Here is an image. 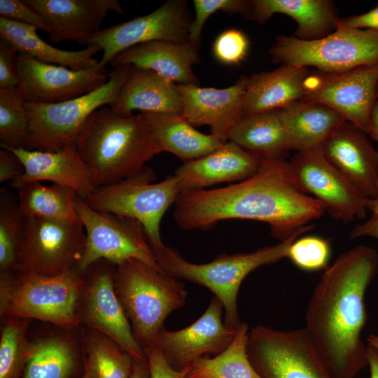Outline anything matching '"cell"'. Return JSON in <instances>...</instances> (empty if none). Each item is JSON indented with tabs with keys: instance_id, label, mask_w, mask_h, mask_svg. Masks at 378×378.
<instances>
[{
	"instance_id": "1",
	"label": "cell",
	"mask_w": 378,
	"mask_h": 378,
	"mask_svg": "<svg viewBox=\"0 0 378 378\" xmlns=\"http://www.w3.org/2000/svg\"><path fill=\"white\" fill-rule=\"evenodd\" d=\"M326 210L296 186L286 159L262 160L251 177L228 186L182 192L174 219L183 230H206L221 220H254L268 223L281 241L314 227L309 222Z\"/></svg>"
},
{
	"instance_id": "2",
	"label": "cell",
	"mask_w": 378,
	"mask_h": 378,
	"mask_svg": "<svg viewBox=\"0 0 378 378\" xmlns=\"http://www.w3.org/2000/svg\"><path fill=\"white\" fill-rule=\"evenodd\" d=\"M377 273V251L360 245L328 265L312 292L304 328L333 378H356L368 365L365 297Z\"/></svg>"
},
{
	"instance_id": "3",
	"label": "cell",
	"mask_w": 378,
	"mask_h": 378,
	"mask_svg": "<svg viewBox=\"0 0 378 378\" xmlns=\"http://www.w3.org/2000/svg\"><path fill=\"white\" fill-rule=\"evenodd\" d=\"M76 147L95 187L136 175L162 152L141 113L121 115L109 106L98 108L88 118Z\"/></svg>"
},
{
	"instance_id": "4",
	"label": "cell",
	"mask_w": 378,
	"mask_h": 378,
	"mask_svg": "<svg viewBox=\"0 0 378 378\" xmlns=\"http://www.w3.org/2000/svg\"><path fill=\"white\" fill-rule=\"evenodd\" d=\"M85 272L78 268L46 276L27 272H1V316L35 318L69 330L80 323Z\"/></svg>"
},
{
	"instance_id": "5",
	"label": "cell",
	"mask_w": 378,
	"mask_h": 378,
	"mask_svg": "<svg viewBox=\"0 0 378 378\" xmlns=\"http://www.w3.org/2000/svg\"><path fill=\"white\" fill-rule=\"evenodd\" d=\"M115 293L143 349L153 344L167 316L183 307L188 295L183 284L136 259L116 266Z\"/></svg>"
},
{
	"instance_id": "6",
	"label": "cell",
	"mask_w": 378,
	"mask_h": 378,
	"mask_svg": "<svg viewBox=\"0 0 378 378\" xmlns=\"http://www.w3.org/2000/svg\"><path fill=\"white\" fill-rule=\"evenodd\" d=\"M293 236L274 246H265L251 253L221 254L213 260L196 264L186 260L178 250L165 247L155 253L160 268L178 279H184L207 288L224 308V323L236 329L240 323L237 295L240 286L254 270L287 258Z\"/></svg>"
},
{
	"instance_id": "7",
	"label": "cell",
	"mask_w": 378,
	"mask_h": 378,
	"mask_svg": "<svg viewBox=\"0 0 378 378\" xmlns=\"http://www.w3.org/2000/svg\"><path fill=\"white\" fill-rule=\"evenodd\" d=\"M155 178L154 170L145 166L132 177L96 187L83 200L94 210L138 220L155 254L165 247L160 234L162 218L183 191L180 180L174 174L153 183Z\"/></svg>"
},
{
	"instance_id": "8",
	"label": "cell",
	"mask_w": 378,
	"mask_h": 378,
	"mask_svg": "<svg viewBox=\"0 0 378 378\" xmlns=\"http://www.w3.org/2000/svg\"><path fill=\"white\" fill-rule=\"evenodd\" d=\"M130 65L109 72L107 82L79 97L55 104L26 102L29 131L24 148L57 151L76 146L88 118L96 110L115 99L128 75Z\"/></svg>"
},
{
	"instance_id": "9",
	"label": "cell",
	"mask_w": 378,
	"mask_h": 378,
	"mask_svg": "<svg viewBox=\"0 0 378 378\" xmlns=\"http://www.w3.org/2000/svg\"><path fill=\"white\" fill-rule=\"evenodd\" d=\"M269 52L281 65L314 66L322 73L339 74L378 64V31L337 25L331 34L314 41L280 35Z\"/></svg>"
},
{
	"instance_id": "10",
	"label": "cell",
	"mask_w": 378,
	"mask_h": 378,
	"mask_svg": "<svg viewBox=\"0 0 378 378\" xmlns=\"http://www.w3.org/2000/svg\"><path fill=\"white\" fill-rule=\"evenodd\" d=\"M74 204L86 235L78 270L85 272L101 260L117 266L126 260L136 259L164 272L138 220L94 210L78 195Z\"/></svg>"
},
{
	"instance_id": "11",
	"label": "cell",
	"mask_w": 378,
	"mask_h": 378,
	"mask_svg": "<svg viewBox=\"0 0 378 378\" xmlns=\"http://www.w3.org/2000/svg\"><path fill=\"white\" fill-rule=\"evenodd\" d=\"M246 349L262 378H333L304 328L256 326L249 330Z\"/></svg>"
},
{
	"instance_id": "12",
	"label": "cell",
	"mask_w": 378,
	"mask_h": 378,
	"mask_svg": "<svg viewBox=\"0 0 378 378\" xmlns=\"http://www.w3.org/2000/svg\"><path fill=\"white\" fill-rule=\"evenodd\" d=\"M85 239L82 222L26 217L15 272L54 276L78 268Z\"/></svg>"
},
{
	"instance_id": "13",
	"label": "cell",
	"mask_w": 378,
	"mask_h": 378,
	"mask_svg": "<svg viewBox=\"0 0 378 378\" xmlns=\"http://www.w3.org/2000/svg\"><path fill=\"white\" fill-rule=\"evenodd\" d=\"M289 167L298 188L313 195L334 218L348 223L366 216L368 197L328 161L321 147L296 152Z\"/></svg>"
},
{
	"instance_id": "14",
	"label": "cell",
	"mask_w": 378,
	"mask_h": 378,
	"mask_svg": "<svg viewBox=\"0 0 378 378\" xmlns=\"http://www.w3.org/2000/svg\"><path fill=\"white\" fill-rule=\"evenodd\" d=\"M192 20L187 2L168 0L155 10L102 29L85 45H97L103 52L97 64L105 66L120 52L139 44L158 40L189 41Z\"/></svg>"
},
{
	"instance_id": "15",
	"label": "cell",
	"mask_w": 378,
	"mask_h": 378,
	"mask_svg": "<svg viewBox=\"0 0 378 378\" xmlns=\"http://www.w3.org/2000/svg\"><path fill=\"white\" fill-rule=\"evenodd\" d=\"M93 263L88 270L80 311V323L106 336L132 358L147 362L144 349L135 338L130 323L114 288L115 269L111 263ZM86 275V274H85Z\"/></svg>"
},
{
	"instance_id": "16",
	"label": "cell",
	"mask_w": 378,
	"mask_h": 378,
	"mask_svg": "<svg viewBox=\"0 0 378 378\" xmlns=\"http://www.w3.org/2000/svg\"><path fill=\"white\" fill-rule=\"evenodd\" d=\"M106 69L94 67L74 70L44 63L25 53L18 55L16 89L26 102L55 104L86 94L105 84Z\"/></svg>"
},
{
	"instance_id": "17",
	"label": "cell",
	"mask_w": 378,
	"mask_h": 378,
	"mask_svg": "<svg viewBox=\"0 0 378 378\" xmlns=\"http://www.w3.org/2000/svg\"><path fill=\"white\" fill-rule=\"evenodd\" d=\"M378 64L339 74L312 72L304 99L321 102L368 134L377 100Z\"/></svg>"
},
{
	"instance_id": "18",
	"label": "cell",
	"mask_w": 378,
	"mask_h": 378,
	"mask_svg": "<svg viewBox=\"0 0 378 378\" xmlns=\"http://www.w3.org/2000/svg\"><path fill=\"white\" fill-rule=\"evenodd\" d=\"M224 308L215 296L203 314L181 330L159 331L153 344L175 370H181L204 356L217 355L225 349L234 337L236 329L225 326Z\"/></svg>"
},
{
	"instance_id": "19",
	"label": "cell",
	"mask_w": 378,
	"mask_h": 378,
	"mask_svg": "<svg viewBox=\"0 0 378 378\" xmlns=\"http://www.w3.org/2000/svg\"><path fill=\"white\" fill-rule=\"evenodd\" d=\"M248 77L241 76L228 88L216 89L177 84L181 115L192 126L208 125L211 134L223 143L230 130L244 116V97Z\"/></svg>"
},
{
	"instance_id": "20",
	"label": "cell",
	"mask_w": 378,
	"mask_h": 378,
	"mask_svg": "<svg viewBox=\"0 0 378 378\" xmlns=\"http://www.w3.org/2000/svg\"><path fill=\"white\" fill-rule=\"evenodd\" d=\"M49 29L51 42L72 41L81 45L100 31L110 12L123 14L117 0H23Z\"/></svg>"
},
{
	"instance_id": "21",
	"label": "cell",
	"mask_w": 378,
	"mask_h": 378,
	"mask_svg": "<svg viewBox=\"0 0 378 378\" xmlns=\"http://www.w3.org/2000/svg\"><path fill=\"white\" fill-rule=\"evenodd\" d=\"M367 134L344 121L321 146L328 160L365 196L378 195V150Z\"/></svg>"
},
{
	"instance_id": "22",
	"label": "cell",
	"mask_w": 378,
	"mask_h": 378,
	"mask_svg": "<svg viewBox=\"0 0 378 378\" xmlns=\"http://www.w3.org/2000/svg\"><path fill=\"white\" fill-rule=\"evenodd\" d=\"M23 164L24 173L13 179L10 187L18 189L25 183L48 181L74 189L85 199L95 189L91 172L76 146L57 151L29 150L24 148H6Z\"/></svg>"
},
{
	"instance_id": "23",
	"label": "cell",
	"mask_w": 378,
	"mask_h": 378,
	"mask_svg": "<svg viewBox=\"0 0 378 378\" xmlns=\"http://www.w3.org/2000/svg\"><path fill=\"white\" fill-rule=\"evenodd\" d=\"M261 162L234 143L226 141L203 157L183 162L174 174L180 180L182 192L202 190L246 179L258 172Z\"/></svg>"
},
{
	"instance_id": "24",
	"label": "cell",
	"mask_w": 378,
	"mask_h": 378,
	"mask_svg": "<svg viewBox=\"0 0 378 378\" xmlns=\"http://www.w3.org/2000/svg\"><path fill=\"white\" fill-rule=\"evenodd\" d=\"M200 46L190 41L158 40L130 48L108 63L114 69L132 65L152 70L173 83L199 85L192 66L199 63Z\"/></svg>"
},
{
	"instance_id": "25",
	"label": "cell",
	"mask_w": 378,
	"mask_h": 378,
	"mask_svg": "<svg viewBox=\"0 0 378 378\" xmlns=\"http://www.w3.org/2000/svg\"><path fill=\"white\" fill-rule=\"evenodd\" d=\"M312 72L307 67L281 65L248 78L244 97V115L281 109L303 99Z\"/></svg>"
},
{
	"instance_id": "26",
	"label": "cell",
	"mask_w": 378,
	"mask_h": 378,
	"mask_svg": "<svg viewBox=\"0 0 378 378\" xmlns=\"http://www.w3.org/2000/svg\"><path fill=\"white\" fill-rule=\"evenodd\" d=\"M109 107L121 115L134 111L181 114L176 85L156 72L130 65L127 77Z\"/></svg>"
},
{
	"instance_id": "27",
	"label": "cell",
	"mask_w": 378,
	"mask_h": 378,
	"mask_svg": "<svg viewBox=\"0 0 378 378\" xmlns=\"http://www.w3.org/2000/svg\"><path fill=\"white\" fill-rule=\"evenodd\" d=\"M288 15L297 23L292 36L302 41L322 38L333 32L339 17L330 0H252L250 19L264 24L274 14Z\"/></svg>"
},
{
	"instance_id": "28",
	"label": "cell",
	"mask_w": 378,
	"mask_h": 378,
	"mask_svg": "<svg viewBox=\"0 0 378 378\" xmlns=\"http://www.w3.org/2000/svg\"><path fill=\"white\" fill-rule=\"evenodd\" d=\"M290 150L320 148L346 121L329 106L308 99L298 100L280 109Z\"/></svg>"
},
{
	"instance_id": "29",
	"label": "cell",
	"mask_w": 378,
	"mask_h": 378,
	"mask_svg": "<svg viewBox=\"0 0 378 378\" xmlns=\"http://www.w3.org/2000/svg\"><path fill=\"white\" fill-rule=\"evenodd\" d=\"M162 152L186 162L203 157L223 143L211 134L197 130L182 115L169 113H141Z\"/></svg>"
},
{
	"instance_id": "30",
	"label": "cell",
	"mask_w": 378,
	"mask_h": 378,
	"mask_svg": "<svg viewBox=\"0 0 378 378\" xmlns=\"http://www.w3.org/2000/svg\"><path fill=\"white\" fill-rule=\"evenodd\" d=\"M227 141L261 160L286 159L290 150L280 109L244 115L230 130Z\"/></svg>"
},
{
	"instance_id": "31",
	"label": "cell",
	"mask_w": 378,
	"mask_h": 378,
	"mask_svg": "<svg viewBox=\"0 0 378 378\" xmlns=\"http://www.w3.org/2000/svg\"><path fill=\"white\" fill-rule=\"evenodd\" d=\"M34 27L0 18V36L10 43L18 52L25 53L40 62L68 67L74 70L96 66L94 55L101 48L95 44L69 51L55 48L42 40Z\"/></svg>"
},
{
	"instance_id": "32",
	"label": "cell",
	"mask_w": 378,
	"mask_h": 378,
	"mask_svg": "<svg viewBox=\"0 0 378 378\" xmlns=\"http://www.w3.org/2000/svg\"><path fill=\"white\" fill-rule=\"evenodd\" d=\"M18 190V204L26 217L81 222L74 204L77 193L69 187L30 182Z\"/></svg>"
},
{
	"instance_id": "33",
	"label": "cell",
	"mask_w": 378,
	"mask_h": 378,
	"mask_svg": "<svg viewBox=\"0 0 378 378\" xmlns=\"http://www.w3.org/2000/svg\"><path fill=\"white\" fill-rule=\"evenodd\" d=\"M248 326L240 322L232 342L220 354L204 356L191 364L186 378H262L247 354Z\"/></svg>"
},
{
	"instance_id": "34",
	"label": "cell",
	"mask_w": 378,
	"mask_h": 378,
	"mask_svg": "<svg viewBox=\"0 0 378 378\" xmlns=\"http://www.w3.org/2000/svg\"><path fill=\"white\" fill-rule=\"evenodd\" d=\"M76 354L68 340L50 337L30 342L22 378H69Z\"/></svg>"
},
{
	"instance_id": "35",
	"label": "cell",
	"mask_w": 378,
	"mask_h": 378,
	"mask_svg": "<svg viewBox=\"0 0 378 378\" xmlns=\"http://www.w3.org/2000/svg\"><path fill=\"white\" fill-rule=\"evenodd\" d=\"M85 370L92 378H130L134 360L115 342L92 330L85 339Z\"/></svg>"
},
{
	"instance_id": "36",
	"label": "cell",
	"mask_w": 378,
	"mask_h": 378,
	"mask_svg": "<svg viewBox=\"0 0 378 378\" xmlns=\"http://www.w3.org/2000/svg\"><path fill=\"white\" fill-rule=\"evenodd\" d=\"M26 216L18 201L4 188L0 190V270L16 271Z\"/></svg>"
},
{
	"instance_id": "37",
	"label": "cell",
	"mask_w": 378,
	"mask_h": 378,
	"mask_svg": "<svg viewBox=\"0 0 378 378\" xmlns=\"http://www.w3.org/2000/svg\"><path fill=\"white\" fill-rule=\"evenodd\" d=\"M26 102L16 88H0L1 148H23L29 131Z\"/></svg>"
},
{
	"instance_id": "38",
	"label": "cell",
	"mask_w": 378,
	"mask_h": 378,
	"mask_svg": "<svg viewBox=\"0 0 378 378\" xmlns=\"http://www.w3.org/2000/svg\"><path fill=\"white\" fill-rule=\"evenodd\" d=\"M8 317L1 330L0 378H19L24 370L29 342L26 339V323Z\"/></svg>"
},
{
	"instance_id": "39",
	"label": "cell",
	"mask_w": 378,
	"mask_h": 378,
	"mask_svg": "<svg viewBox=\"0 0 378 378\" xmlns=\"http://www.w3.org/2000/svg\"><path fill=\"white\" fill-rule=\"evenodd\" d=\"M331 248L328 240L317 236L296 239L290 246L288 258L296 267L304 271L325 270L328 266Z\"/></svg>"
},
{
	"instance_id": "40",
	"label": "cell",
	"mask_w": 378,
	"mask_h": 378,
	"mask_svg": "<svg viewBox=\"0 0 378 378\" xmlns=\"http://www.w3.org/2000/svg\"><path fill=\"white\" fill-rule=\"evenodd\" d=\"M195 17L192 21L188 40L200 46L201 33L208 18L217 11L241 14L250 19V1L246 0H194Z\"/></svg>"
},
{
	"instance_id": "41",
	"label": "cell",
	"mask_w": 378,
	"mask_h": 378,
	"mask_svg": "<svg viewBox=\"0 0 378 378\" xmlns=\"http://www.w3.org/2000/svg\"><path fill=\"white\" fill-rule=\"evenodd\" d=\"M249 42L244 32L230 29L220 33L213 45V54L226 65H239L246 57Z\"/></svg>"
},
{
	"instance_id": "42",
	"label": "cell",
	"mask_w": 378,
	"mask_h": 378,
	"mask_svg": "<svg viewBox=\"0 0 378 378\" xmlns=\"http://www.w3.org/2000/svg\"><path fill=\"white\" fill-rule=\"evenodd\" d=\"M0 18L49 32L48 27L41 15L23 0H0Z\"/></svg>"
},
{
	"instance_id": "43",
	"label": "cell",
	"mask_w": 378,
	"mask_h": 378,
	"mask_svg": "<svg viewBox=\"0 0 378 378\" xmlns=\"http://www.w3.org/2000/svg\"><path fill=\"white\" fill-rule=\"evenodd\" d=\"M144 351L147 359L148 378H186L191 364L181 370H175L155 345H150Z\"/></svg>"
},
{
	"instance_id": "44",
	"label": "cell",
	"mask_w": 378,
	"mask_h": 378,
	"mask_svg": "<svg viewBox=\"0 0 378 378\" xmlns=\"http://www.w3.org/2000/svg\"><path fill=\"white\" fill-rule=\"evenodd\" d=\"M18 51L0 39V88H16L18 84Z\"/></svg>"
},
{
	"instance_id": "45",
	"label": "cell",
	"mask_w": 378,
	"mask_h": 378,
	"mask_svg": "<svg viewBox=\"0 0 378 378\" xmlns=\"http://www.w3.org/2000/svg\"><path fill=\"white\" fill-rule=\"evenodd\" d=\"M0 182L13 180L24 172L23 164L19 158L10 150L1 148Z\"/></svg>"
},
{
	"instance_id": "46",
	"label": "cell",
	"mask_w": 378,
	"mask_h": 378,
	"mask_svg": "<svg viewBox=\"0 0 378 378\" xmlns=\"http://www.w3.org/2000/svg\"><path fill=\"white\" fill-rule=\"evenodd\" d=\"M367 208L372 212L370 218L354 227L349 234L351 239L368 236L378 239V195L375 198H368Z\"/></svg>"
},
{
	"instance_id": "47",
	"label": "cell",
	"mask_w": 378,
	"mask_h": 378,
	"mask_svg": "<svg viewBox=\"0 0 378 378\" xmlns=\"http://www.w3.org/2000/svg\"><path fill=\"white\" fill-rule=\"evenodd\" d=\"M337 25L351 29L378 31V4L368 12L340 18Z\"/></svg>"
},
{
	"instance_id": "48",
	"label": "cell",
	"mask_w": 378,
	"mask_h": 378,
	"mask_svg": "<svg viewBox=\"0 0 378 378\" xmlns=\"http://www.w3.org/2000/svg\"><path fill=\"white\" fill-rule=\"evenodd\" d=\"M368 135L378 143V99L375 101L371 112Z\"/></svg>"
},
{
	"instance_id": "49",
	"label": "cell",
	"mask_w": 378,
	"mask_h": 378,
	"mask_svg": "<svg viewBox=\"0 0 378 378\" xmlns=\"http://www.w3.org/2000/svg\"><path fill=\"white\" fill-rule=\"evenodd\" d=\"M367 359L370 378H378V350L367 346Z\"/></svg>"
},
{
	"instance_id": "50",
	"label": "cell",
	"mask_w": 378,
	"mask_h": 378,
	"mask_svg": "<svg viewBox=\"0 0 378 378\" xmlns=\"http://www.w3.org/2000/svg\"><path fill=\"white\" fill-rule=\"evenodd\" d=\"M130 378H148V368L147 362L134 360Z\"/></svg>"
},
{
	"instance_id": "51",
	"label": "cell",
	"mask_w": 378,
	"mask_h": 378,
	"mask_svg": "<svg viewBox=\"0 0 378 378\" xmlns=\"http://www.w3.org/2000/svg\"><path fill=\"white\" fill-rule=\"evenodd\" d=\"M368 346H370L378 350V335H370L367 338Z\"/></svg>"
},
{
	"instance_id": "52",
	"label": "cell",
	"mask_w": 378,
	"mask_h": 378,
	"mask_svg": "<svg viewBox=\"0 0 378 378\" xmlns=\"http://www.w3.org/2000/svg\"><path fill=\"white\" fill-rule=\"evenodd\" d=\"M83 378H92L90 373L85 370V374Z\"/></svg>"
},
{
	"instance_id": "53",
	"label": "cell",
	"mask_w": 378,
	"mask_h": 378,
	"mask_svg": "<svg viewBox=\"0 0 378 378\" xmlns=\"http://www.w3.org/2000/svg\"><path fill=\"white\" fill-rule=\"evenodd\" d=\"M377 99H378V83L377 87Z\"/></svg>"
},
{
	"instance_id": "54",
	"label": "cell",
	"mask_w": 378,
	"mask_h": 378,
	"mask_svg": "<svg viewBox=\"0 0 378 378\" xmlns=\"http://www.w3.org/2000/svg\"><path fill=\"white\" fill-rule=\"evenodd\" d=\"M377 150H378V148H377Z\"/></svg>"
}]
</instances>
